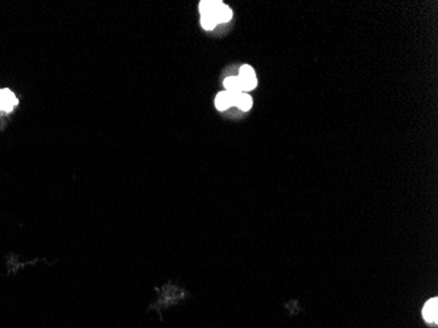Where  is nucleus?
Listing matches in <instances>:
<instances>
[{"label": "nucleus", "mask_w": 438, "mask_h": 328, "mask_svg": "<svg viewBox=\"0 0 438 328\" xmlns=\"http://www.w3.org/2000/svg\"><path fill=\"white\" fill-rule=\"evenodd\" d=\"M224 88L226 91L232 93V95H238V93H242L243 91V87H242V83H240L239 76H228L224 79Z\"/></svg>", "instance_id": "obj_5"}, {"label": "nucleus", "mask_w": 438, "mask_h": 328, "mask_svg": "<svg viewBox=\"0 0 438 328\" xmlns=\"http://www.w3.org/2000/svg\"><path fill=\"white\" fill-rule=\"evenodd\" d=\"M201 25L206 30H211L218 25V21L215 19L214 13H204L201 15Z\"/></svg>", "instance_id": "obj_8"}, {"label": "nucleus", "mask_w": 438, "mask_h": 328, "mask_svg": "<svg viewBox=\"0 0 438 328\" xmlns=\"http://www.w3.org/2000/svg\"><path fill=\"white\" fill-rule=\"evenodd\" d=\"M19 104V100L12 91L3 88L0 89V111L11 112Z\"/></svg>", "instance_id": "obj_3"}, {"label": "nucleus", "mask_w": 438, "mask_h": 328, "mask_svg": "<svg viewBox=\"0 0 438 328\" xmlns=\"http://www.w3.org/2000/svg\"><path fill=\"white\" fill-rule=\"evenodd\" d=\"M233 99H235V95H232L230 92H219L215 97V107H217L218 111H226L233 105Z\"/></svg>", "instance_id": "obj_4"}, {"label": "nucleus", "mask_w": 438, "mask_h": 328, "mask_svg": "<svg viewBox=\"0 0 438 328\" xmlns=\"http://www.w3.org/2000/svg\"><path fill=\"white\" fill-rule=\"evenodd\" d=\"M233 105H237L242 111H249L252 108V97L244 93V92L238 93V95H235V99H233Z\"/></svg>", "instance_id": "obj_6"}, {"label": "nucleus", "mask_w": 438, "mask_h": 328, "mask_svg": "<svg viewBox=\"0 0 438 328\" xmlns=\"http://www.w3.org/2000/svg\"><path fill=\"white\" fill-rule=\"evenodd\" d=\"M214 16L215 19H217L218 24H219V22H227L230 21L231 17H232V11H231L226 4H223V6H221L215 11Z\"/></svg>", "instance_id": "obj_7"}, {"label": "nucleus", "mask_w": 438, "mask_h": 328, "mask_svg": "<svg viewBox=\"0 0 438 328\" xmlns=\"http://www.w3.org/2000/svg\"><path fill=\"white\" fill-rule=\"evenodd\" d=\"M221 6H223L222 2H201L199 3V12H201V15H204V13H214Z\"/></svg>", "instance_id": "obj_9"}, {"label": "nucleus", "mask_w": 438, "mask_h": 328, "mask_svg": "<svg viewBox=\"0 0 438 328\" xmlns=\"http://www.w3.org/2000/svg\"><path fill=\"white\" fill-rule=\"evenodd\" d=\"M422 318L429 324L435 325L438 322V300L437 298H430L428 302L424 305L422 309Z\"/></svg>", "instance_id": "obj_2"}, {"label": "nucleus", "mask_w": 438, "mask_h": 328, "mask_svg": "<svg viewBox=\"0 0 438 328\" xmlns=\"http://www.w3.org/2000/svg\"><path fill=\"white\" fill-rule=\"evenodd\" d=\"M239 79L243 87V91H252L257 85V79H256V74L253 69L248 64L240 67L239 70Z\"/></svg>", "instance_id": "obj_1"}]
</instances>
